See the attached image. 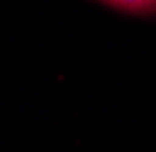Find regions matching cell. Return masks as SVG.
Masks as SVG:
<instances>
[{
  "instance_id": "6da1fadb",
  "label": "cell",
  "mask_w": 156,
  "mask_h": 152,
  "mask_svg": "<svg viewBox=\"0 0 156 152\" xmlns=\"http://www.w3.org/2000/svg\"><path fill=\"white\" fill-rule=\"evenodd\" d=\"M101 2L118 11L133 13V15H154L156 13V0H101Z\"/></svg>"
}]
</instances>
